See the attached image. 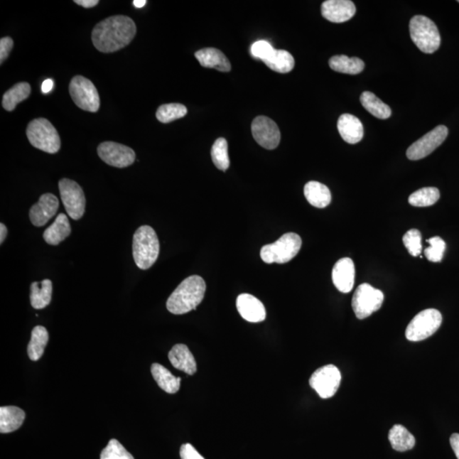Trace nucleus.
<instances>
[{
    "label": "nucleus",
    "instance_id": "obj_24",
    "mask_svg": "<svg viewBox=\"0 0 459 459\" xmlns=\"http://www.w3.org/2000/svg\"><path fill=\"white\" fill-rule=\"evenodd\" d=\"M305 197L310 205L323 209L330 205L332 195L328 186L318 183V181H310L305 185Z\"/></svg>",
    "mask_w": 459,
    "mask_h": 459
},
{
    "label": "nucleus",
    "instance_id": "obj_13",
    "mask_svg": "<svg viewBox=\"0 0 459 459\" xmlns=\"http://www.w3.org/2000/svg\"><path fill=\"white\" fill-rule=\"evenodd\" d=\"M97 153L103 162L115 168L131 166L136 160V153L131 147L114 141L101 143Z\"/></svg>",
    "mask_w": 459,
    "mask_h": 459
},
{
    "label": "nucleus",
    "instance_id": "obj_46",
    "mask_svg": "<svg viewBox=\"0 0 459 459\" xmlns=\"http://www.w3.org/2000/svg\"><path fill=\"white\" fill-rule=\"evenodd\" d=\"M133 4L136 8H142L146 6V0H134Z\"/></svg>",
    "mask_w": 459,
    "mask_h": 459
},
{
    "label": "nucleus",
    "instance_id": "obj_42",
    "mask_svg": "<svg viewBox=\"0 0 459 459\" xmlns=\"http://www.w3.org/2000/svg\"><path fill=\"white\" fill-rule=\"evenodd\" d=\"M450 443H451V447L457 458L459 459V434L458 433L452 435L451 438H450Z\"/></svg>",
    "mask_w": 459,
    "mask_h": 459
},
{
    "label": "nucleus",
    "instance_id": "obj_34",
    "mask_svg": "<svg viewBox=\"0 0 459 459\" xmlns=\"http://www.w3.org/2000/svg\"><path fill=\"white\" fill-rule=\"evenodd\" d=\"M440 190L436 188L419 189L409 197V202L414 207H428L439 200Z\"/></svg>",
    "mask_w": 459,
    "mask_h": 459
},
{
    "label": "nucleus",
    "instance_id": "obj_3",
    "mask_svg": "<svg viewBox=\"0 0 459 459\" xmlns=\"http://www.w3.org/2000/svg\"><path fill=\"white\" fill-rule=\"evenodd\" d=\"M133 256L141 270H148L157 261L160 244L157 233L149 226L139 227L133 238Z\"/></svg>",
    "mask_w": 459,
    "mask_h": 459
},
{
    "label": "nucleus",
    "instance_id": "obj_20",
    "mask_svg": "<svg viewBox=\"0 0 459 459\" xmlns=\"http://www.w3.org/2000/svg\"><path fill=\"white\" fill-rule=\"evenodd\" d=\"M197 60L202 67L217 69L218 71L227 72L231 71V63L222 51L215 48H205L195 53Z\"/></svg>",
    "mask_w": 459,
    "mask_h": 459
},
{
    "label": "nucleus",
    "instance_id": "obj_29",
    "mask_svg": "<svg viewBox=\"0 0 459 459\" xmlns=\"http://www.w3.org/2000/svg\"><path fill=\"white\" fill-rule=\"evenodd\" d=\"M30 94H31V86L27 82L16 84L3 95V107L8 112H12L17 104L27 99Z\"/></svg>",
    "mask_w": 459,
    "mask_h": 459
},
{
    "label": "nucleus",
    "instance_id": "obj_27",
    "mask_svg": "<svg viewBox=\"0 0 459 459\" xmlns=\"http://www.w3.org/2000/svg\"><path fill=\"white\" fill-rule=\"evenodd\" d=\"M389 441L393 449L398 452H406L414 448V436L401 424H396L389 432Z\"/></svg>",
    "mask_w": 459,
    "mask_h": 459
},
{
    "label": "nucleus",
    "instance_id": "obj_31",
    "mask_svg": "<svg viewBox=\"0 0 459 459\" xmlns=\"http://www.w3.org/2000/svg\"><path fill=\"white\" fill-rule=\"evenodd\" d=\"M363 107L372 115L379 119H387L392 116V109L387 104L381 101L374 93L363 92L360 97Z\"/></svg>",
    "mask_w": 459,
    "mask_h": 459
},
{
    "label": "nucleus",
    "instance_id": "obj_23",
    "mask_svg": "<svg viewBox=\"0 0 459 459\" xmlns=\"http://www.w3.org/2000/svg\"><path fill=\"white\" fill-rule=\"evenodd\" d=\"M26 418L23 410L17 406H9L0 408V432L2 434L18 430Z\"/></svg>",
    "mask_w": 459,
    "mask_h": 459
},
{
    "label": "nucleus",
    "instance_id": "obj_39",
    "mask_svg": "<svg viewBox=\"0 0 459 459\" xmlns=\"http://www.w3.org/2000/svg\"><path fill=\"white\" fill-rule=\"evenodd\" d=\"M274 48L271 46L269 42L266 40H259L254 43L251 46L250 53L255 59H259L265 62L269 56L274 53Z\"/></svg>",
    "mask_w": 459,
    "mask_h": 459
},
{
    "label": "nucleus",
    "instance_id": "obj_35",
    "mask_svg": "<svg viewBox=\"0 0 459 459\" xmlns=\"http://www.w3.org/2000/svg\"><path fill=\"white\" fill-rule=\"evenodd\" d=\"M211 157L213 163L219 170L227 171L230 167L228 143L226 139L219 138L214 143L211 149Z\"/></svg>",
    "mask_w": 459,
    "mask_h": 459
},
{
    "label": "nucleus",
    "instance_id": "obj_44",
    "mask_svg": "<svg viewBox=\"0 0 459 459\" xmlns=\"http://www.w3.org/2000/svg\"><path fill=\"white\" fill-rule=\"evenodd\" d=\"M54 82L52 80H46L42 85L43 93H49L53 89Z\"/></svg>",
    "mask_w": 459,
    "mask_h": 459
},
{
    "label": "nucleus",
    "instance_id": "obj_1",
    "mask_svg": "<svg viewBox=\"0 0 459 459\" xmlns=\"http://www.w3.org/2000/svg\"><path fill=\"white\" fill-rule=\"evenodd\" d=\"M136 34V26L131 17L114 16L95 25L92 42L102 53H112L131 44Z\"/></svg>",
    "mask_w": 459,
    "mask_h": 459
},
{
    "label": "nucleus",
    "instance_id": "obj_45",
    "mask_svg": "<svg viewBox=\"0 0 459 459\" xmlns=\"http://www.w3.org/2000/svg\"><path fill=\"white\" fill-rule=\"evenodd\" d=\"M7 227L3 223L0 224V244H3L7 236Z\"/></svg>",
    "mask_w": 459,
    "mask_h": 459
},
{
    "label": "nucleus",
    "instance_id": "obj_36",
    "mask_svg": "<svg viewBox=\"0 0 459 459\" xmlns=\"http://www.w3.org/2000/svg\"><path fill=\"white\" fill-rule=\"evenodd\" d=\"M99 459H135L118 440L112 439L101 454Z\"/></svg>",
    "mask_w": 459,
    "mask_h": 459
},
{
    "label": "nucleus",
    "instance_id": "obj_10",
    "mask_svg": "<svg viewBox=\"0 0 459 459\" xmlns=\"http://www.w3.org/2000/svg\"><path fill=\"white\" fill-rule=\"evenodd\" d=\"M60 198L67 213L73 220L83 217L85 212V195L81 186L75 180L62 179L59 181Z\"/></svg>",
    "mask_w": 459,
    "mask_h": 459
},
{
    "label": "nucleus",
    "instance_id": "obj_11",
    "mask_svg": "<svg viewBox=\"0 0 459 459\" xmlns=\"http://www.w3.org/2000/svg\"><path fill=\"white\" fill-rule=\"evenodd\" d=\"M340 383L341 374L335 365L318 368L310 379V387L314 389L323 399H328L335 396Z\"/></svg>",
    "mask_w": 459,
    "mask_h": 459
},
{
    "label": "nucleus",
    "instance_id": "obj_16",
    "mask_svg": "<svg viewBox=\"0 0 459 459\" xmlns=\"http://www.w3.org/2000/svg\"><path fill=\"white\" fill-rule=\"evenodd\" d=\"M356 11V6L350 0H327L322 4L323 16L335 23H342L352 19Z\"/></svg>",
    "mask_w": 459,
    "mask_h": 459
},
{
    "label": "nucleus",
    "instance_id": "obj_32",
    "mask_svg": "<svg viewBox=\"0 0 459 459\" xmlns=\"http://www.w3.org/2000/svg\"><path fill=\"white\" fill-rule=\"evenodd\" d=\"M264 63L271 70L279 73L291 72L294 67L293 55L284 50H275Z\"/></svg>",
    "mask_w": 459,
    "mask_h": 459
},
{
    "label": "nucleus",
    "instance_id": "obj_40",
    "mask_svg": "<svg viewBox=\"0 0 459 459\" xmlns=\"http://www.w3.org/2000/svg\"><path fill=\"white\" fill-rule=\"evenodd\" d=\"M14 42L10 37H4L0 40V63H3L8 58L12 50Z\"/></svg>",
    "mask_w": 459,
    "mask_h": 459
},
{
    "label": "nucleus",
    "instance_id": "obj_12",
    "mask_svg": "<svg viewBox=\"0 0 459 459\" xmlns=\"http://www.w3.org/2000/svg\"><path fill=\"white\" fill-rule=\"evenodd\" d=\"M448 136V129L439 125L411 145L406 151V157L414 161L427 157L443 144Z\"/></svg>",
    "mask_w": 459,
    "mask_h": 459
},
{
    "label": "nucleus",
    "instance_id": "obj_6",
    "mask_svg": "<svg viewBox=\"0 0 459 459\" xmlns=\"http://www.w3.org/2000/svg\"><path fill=\"white\" fill-rule=\"evenodd\" d=\"M27 136L30 144L47 153L55 154L60 148L59 134L46 119L31 121L27 128Z\"/></svg>",
    "mask_w": 459,
    "mask_h": 459
},
{
    "label": "nucleus",
    "instance_id": "obj_38",
    "mask_svg": "<svg viewBox=\"0 0 459 459\" xmlns=\"http://www.w3.org/2000/svg\"><path fill=\"white\" fill-rule=\"evenodd\" d=\"M404 244L412 256L417 257L422 252V236L417 229H411L402 238Z\"/></svg>",
    "mask_w": 459,
    "mask_h": 459
},
{
    "label": "nucleus",
    "instance_id": "obj_47",
    "mask_svg": "<svg viewBox=\"0 0 459 459\" xmlns=\"http://www.w3.org/2000/svg\"><path fill=\"white\" fill-rule=\"evenodd\" d=\"M459 3V1H458Z\"/></svg>",
    "mask_w": 459,
    "mask_h": 459
},
{
    "label": "nucleus",
    "instance_id": "obj_37",
    "mask_svg": "<svg viewBox=\"0 0 459 459\" xmlns=\"http://www.w3.org/2000/svg\"><path fill=\"white\" fill-rule=\"evenodd\" d=\"M427 242L430 244V247L424 250V254H426L428 261L431 262H440L443 261L446 249V242L443 238L434 237L430 238Z\"/></svg>",
    "mask_w": 459,
    "mask_h": 459
},
{
    "label": "nucleus",
    "instance_id": "obj_8",
    "mask_svg": "<svg viewBox=\"0 0 459 459\" xmlns=\"http://www.w3.org/2000/svg\"><path fill=\"white\" fill-rule=\"evenodd\" d=\"M69 93H70L72 101L82 110L97 112L99 110V97L98 90L88 79L80 75L73 77L69 85Z\"/></svg>",
    "mask_w": 459,
    "mask_h": 459
},
{
    "label": "nucleus",
    "instance_id": "obj_26",
    "mask_svg": "<svg viewBox=\"0 0 459 459\" xmlns=\"http://www.w3.org/2000/svg\"><path fill=\"white\" fill-rule=\"evenodd\" d=\"M52 298V281L45 279L41 283L34 281L31 285L30 301L34 309L41 310L50 305Z\"/></svg>",
    "mask_w": 459,
    "mask_h": 459
},
{
    "label": "nucleus",
    "instance_id": "obj_17",
    "mask_svg": "<svg viewBox=\"0 0 459 459\" xmlns=\"http://www.w3.org/2000/svg\"><path fill=\"white\" fill-rule=\"evenodd\" d=\"M237 308L241 317L249 323H261L266 317L263 303L249 293H242L237 297Z\"/></svg>",
    "mask_w": 459,
    "mask_h": 459
},
{
    "label": "nucleus",
    "instance_id": "obj_28",
    "mask_svg": "<svg viewBox=\"0 0 459 459\" xmlns=\"http://www.w3.org/2000/svg\"><path fill=\"white\" fill-rule=\"evenodd\" d=\"M329 67L333 71L355 75L363 71L365 64L360 58H350L346 55H335L329 60Z\"/></svg>",
    "mask_w": 459,
    "mask_h": 459
},
{
    "label": "nucleus",
    "instance_id": "obj_30",
    "mask_svg": "<svg viewBox=\"0 0 459 459\" xmlns=\"http://www.w3.org/2000/svg\"><path fill=\"white\" fill-rule=\"evenodd\" d=\"M49 341V333L43 326H36L33 329L31 340L28 347V357L32 361L40 360Z\"/></svg>",
    "mask_w": 459,
    "mask_h": 459
},
{
    "label": "nucleus",
    "instance_id": "obj_7",
    "mask_svg": "<svg viewBox=\"0 0 459 459\" xmlns=\"http://www.w3.org/2000/svg\"><path fill=\"white\" fill-rule=\"evenodd\" d=\"M443 323V315L439 310L427 309L415 315L406 329V337L410 341L426 340L438 330Z\"/></svg>",
    "mask_w": 459,
    "mask_h": 459
},
{
    "label": "nucleus",
    "instance_id": "obj_43",
    "mask_svg": "<svg viewBox=\"0 0 459 459\" xmlns=\"http://www.w3.org/2000/svg\"><path fill=\"white\" fill-rule=\"evenodd\" d=\"M75 3L85 8H92L99 4L98 0H75Z\"/></svg>",
    "mask_w": 459,
    "mask_h": 459
},
{
    "label": "nucleus",
    "instance_id": "obj_21",
    "mask_svg": "<svg viewBox=\"0 0 459 459\" xmlns=\"http://www.w3.org/2000/svg\"><path fill=\"white\" fill-rule=\"evenodd\" d=\"M168 359L173 367L185 374L193 375L197 372V363L193 355L185 345H175L168 353Z\"/></svg>",
    "mask_w": 459,
    "mask_h": 459
},
{
    "label": "nucleus",
    "instance_id": "obj_9",
    "mask_svg": "<svg viewBox=\"0 0 459 459\" xmlns=\"http://www.w3.org/2000/svg\"><path fill=\"white\" fill-rule=\"evenodd\" d=\"M384 302L380 290L363 284L357 288L352 298V309L358 319H365L379 310Z\"/></svg>",
    "mask_w": 459,
    "mask_h": 459
},
{
    "label": "nucleus",
    "instance_id": "obj_5",
    "mask_svg": "<svg viewBox=\"0 0 459 459\" xmlns=\"http://www.w3.org/2000/svg\"><path fill=\"white\" fill-rule=\"evenodd\" d=\"M301 245L302 240L298 234L286 233L274 244L262 247L261 257L266 264L288 263L300 252Z\"/></svg>",
    "mask_w": 459,
    "mask_h": 459
},
{
    "label": "nucleus",
    "instance_id": "obj_15",
    "mask_svg": "<svg viewBox=\"0 0 459 459\" xmlns=\"http://www.w3.org/2000/svg\"><path fill=\"white\" fill-rule=\"evenodd\" d=\"M58 198L54 194H43L36 205L30 209V220L33 226L44 227L58 213Z\"/></svg>",
    "mask_w": 459,
    "mask_h": 459
},
{
    "label": "nucleus",
    "instance_id": "obj_41",
    "mask_svg": "<svg viewBox=\"0 0 459 459\" xmlns=\"http://www.w3.org/2000/svg\"><path fill=\"white\" fill-rule=\"evenodd\" d=\"M180 455L181 459H205L193 446L189 443L181 446Z\"/></svg>",
    "mask_w": 459,
    "mask_h": 459
},
{
    "label": "nucleus",
    "instance_id": "obj_19",
    "mask_svg": "<svg viewBox=\"0 0 459 459\" xmlns=\"http://www.w3.org/2000/svg\"><path fill=\"white\" fill-rule=\"evenodd\" d=\"M338 131L345 142L349 144H357L362 140L364 135L360 119L352 114H343L338 120Z\"/></svg>",
    "mask_w": 459,
    "mask_h": 459
},
{
    "label": "nucleus",
    "instance_id": "obj_4",
    "mask_svg": "<svg viewBox=\"0 0 459 459\" xmlns=\"http://www.w3.org/2000/svg\"><path fill=\"white\" fill-rule=\"evenodd\" d=\"M411 38L418 49L426 54L434 53L441 45V36L434 21L424 16H415L409 24Z\"/></svg>",
    "mask_w": 459,
    "mask_h": 459
},
{
    "label": "nucleus",
    "instance_id": "obj_25",
    "mask_svg": "<svg viewBox=\"0 0 459 459\" xmlns=\"http://www.w3.org/2000/svg\"><path fill=\"white\" fill-rule=\"evenodd\" d=\"M151 374L163 391L168 394H175L179 391L181 379L173 375L167 368L158 363H154L151 368Z\"/></svg>",
    "mask_w": 459,
    "mask_h": 459
},
{
    "label": "nucleus",
    "instance_id": "obj_33",
    "mask_svg": "<svg viewBox=\"0 0 459 459\" xmlns=\"http://www.w3.org/2000/svg\"><path fill=\"white\" fill-rule=\"evenodd\" d=\"M186 114H188V108L179 103L164 104L160 106L156 112L158 120L163 124L173 122L183 118Z\"/></svg>",
    "mask_w": 459,
    "mask_h": 459
},
{
    "label": "nucleus",
    "instance_id": "obj_22",
    "mask_svg": "<svg viewBox=\"0 0 459 459\" xmlns=\"http://www.w3.org/2000/svg\"><path fill=\"white\" fill-rule=\"evenodd\" d=\"M72 228L67 215L59 214L53 224L44 232L45 241L50 245H58L70 236Z\"/></svg>",
    "mask_w": 459,
    "mask_h": 459
},
{
    "label": "nucleus",
    "instance_id": "obj_2",
    "mask_svg": "<svg viewBox=\"0 0 459 459\" xmlns=\"http://www.w3.org/2000/svg\"><path fill=\"white\" fill-rule=\"evenodd\" d=\"M205 281L194 275L185 279L167 301V309L175 315H183L197 308L205 298Z\"/></svg>",
    "mask_w": 459,
    "mask_h": 459
},
{
    "label": "nucleus",
    "instance_id": "obj_18",
    "mask_svg": "<svg viewBox=\"0 0 459 459\" xmlns=\"http://www.w3.org/2000/svg\"><path fill=\"white\" fill-rule=\"evenodd\" d=\"M333 284L342 293H350L355 284V265L352 259L343 258L337 261L332 272Z\"/></svg>",
    "mask_w": 459,
    "mask_h": 459
},
{
    "label": "nucleus",
    "instance_id": "obj_14",
    "mask_svg": "<svg viewBox=\"0 0 459 459\" xmlns=\"http://www.w3.org/2000/svg\"><path fill=\"white\" fill-rule=\"evenodd\" d=\"M254 140L259 146L268 150H274L279 146L281 133L274 120L265 116L255 118L251 126Z\"/></svg>",
    "mask_w": 459,
    "mask_h": 459
}]
</instances>
